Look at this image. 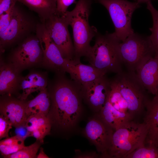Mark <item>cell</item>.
<instances>
[{"instance_id": "6da1fadb", "label": "cell", "mask_w": 158, "mask_h": 158, "mask_svg": "<svg viewBox=\"0 0 158 158\" xmlns=\"http://www.w3.org/2000/svg\"><path fill=\"white\" fill-rule=\"evenodd\" d=\"M65 73H55L53 78L48 80L47 88L51 104L47 117L51 126L50 133L71 129L82 111V85L69 79Z\"/></svg>"}, {"instance_id": "7a4b0ae2", "label": "cell", "mask_w": 158, "mask_h": 158, "mask_svg": "<svg viewBox=\"0 0 158 158\" xmlns=\"http://www.w3.org/2000/svg\"><path fill=\"white\" fill-rule=\"evenodd\" d=\"M91 4V0H79L73 10L61 16L73 30L74 59L80 60L81 57L85 56L91 46L92 40L98 32L96 28L89 24Z\"/></svg>"}, {"instance_id": "3957f363", "label": "cell", "mask_w": 158, "mask_h": 158, "mask_svg": "<svg viewBox=\"0 0 158 158\" xmlns=\"http://www.w3.org/2000/svg\"><path fill=\"white\" fill-rule=\"evenodd\" d=\"M95 37L94 45L85 56L90 65L105 74L122 72L119 47L121 41L114 32L102 35L98 32Z\"/></svg>"}, {"instance_id": "277c9868", "label": "cell", "mask_w": 158, "mask_h": 158, "mask_svg": "<svg viewBox=\"0 0 158 158\" xmlns=\"http://www.w3.org/2000/svg\"><path fill=\"white\" fill-rule=\"evenodd\" d=\"M148 133L144 122L131 121L114 131L107 158H126L130 154L145 144Z\"/></svg>"}, {"instance_id": "5b68a950", "label": "cell", "mask_w": 158, "mask_h": 158, "mask_svg": "<svg viewBox=\"0 0 158 158\" xmlns=\"http://www.w3.org/2000/svg\"><path fill=\"white\" fill-rule=\"evenodd\" d=\"M39 22L34 16L16 4L9 25L4 31L0 32V54L35 33Z\"/></svg>"}, {"instance_id": "8992f818", "label": "cell", "mask_w": 158, "mask_h": 158, "mask_svg": "<svg viewBox=\"0 0 158 158\" xmlns=\"http://www.w3.org/2000/svg\"><path fill=\"white\" fill-rule=\"evenodd\" d=\"M122 64L128 71L136 72L150 59L155 51L149 36L135 33L119 45Z\"/></svg>"}, {"instance_id": "52a82bcc", "label": "cell", "mask_w": 158, "mask_h": 158, "mask_svg": "<svg viewBox=\"0 0 158 158\" xmlns=\"http://www.w3.org/2000/svg\"><path fill=\"white\" fill-rule=\"evenodd\" d=\"M17 45L9 53L6 61L20 73L32 67L39 68L43 53L36 34H31Z\"/></svg>"}, {"instance_id": "ba28073f", "label": "cell", "mask_w": 158, "mask_h": 158, "mask_svg": "<svg viewBox=\"0 0 158 158\" xmlns=\"http://www.w3.org/2000/svg\"><path fill=\"white\" fill-rule=\"evenodd\" d=\"M108 11L114 26V32L121 42L134 32L131 25L134 11L140 7L136 2L127 0H96Z\"/></svg>"}, {"instance_id": "9c48e42d", "label": "cell", "mask_w": 158, "mask_h": 158, "mask_svg": "<svg viewBox=\"0 0 158 158\" xmlns=\"http://www.w3.org/2000/svg\"><path fill=\"white\" fill-rule=\"evenodd\" d=\"M114 78L121 94L128 103L129 111L133 117L145 106V101L147 99L145 95L146 90L135 72L122 71L116 74Z\"/></svg>"}, {"instance_id": "30bf717a", "label": "cell", "mask_w": 158, "mask_h": 158, "mask_svg": "<svg viewBox=\"0 0 158 158\" xmlns=\"http://www.w3.org/2000/svg\"><path fill=\"white\" fill-rule=\"evenodd\" d=\"M35 34L40 40L43 53L42 61L39 67L55 73H66L64 69L66 59L50 37L44 23H39Z\"/></svg>"}, {"instance_id": "8fae6325", "label": "cell", "mask_w": 158, "mask_h": 158, "mask_svg": "<svg viewBox=\"0 0 158 158\" xmlns=\"http://www.w3.org/2000/svg\"><path fill=\"white\" fill-rule=\"evenodd\" d=\"M44 24L50 37L63 57L67 60H73L75 57L73 43L68 31L69 25L62 17L54 14Z\"/></svg>"}, {"instance_id": "7c38bea8", "label": "cell", "mask_w": 158, "mask_h": 158, "mask_svg": "<svg viewBox=\"0 0 158 158\" xmlns=\"http://www.w3.org/2000/svg\"><path fill=\"white\" fill-rule=\"evenodd\" d=\"M114 130L99 116L89 120L84 129L86 137L96 146L102 157H107Z\"/></svg>"}, {"instance_id": "4fadbf2b", "label": "cell", "mask_w": 158, "mask_h": 158, "mask_svg": "<svg viewBox=\"0 0 158 158\" xmlns=\"http://www.w3.org/2000/svg\"><path fill=\"white\" fill-rule=\"evenodd\" d=\"M106 75L81 86L83 99L96 112L104 107L111 90L110 80Z\"/></svg>"}, {"instance_id": "5bb4252c", "label": "cell", "mask_w": 158, "mask_h": 158, "mask_svg": "<svg viewBox=\"0 0 158 158\" xmlns=\"http://www.w3.org/2000/svg\"><path fill=\"white\" fill-rule=\"evenodd\" d=\"M27 99L22 100L8 95L0 96V113L15 128L25 125Z\"/></svg>"}, {"instance_id": "9a60e30c", "label": "cell", "mask_w": 158, "mask_h": 158, "mask_svg": "<svg viewBox=\"0 0 158 158\" xmlns=\"http://www.w3.org/2000/svg\"><path fill=\"white\" fill-rule=\"evenodd\" d=\"M22 76L10 63L0 57V94L12 95L19 98Z\"/></svg>"}, {"instance_id": "2e32d148", "label": "cell", "mask_w": 158, "mask_h": 158, "mask_svg": "<svg viewBox=\"0 0 158 158\" xmlns=\"http://www.w3.org/2000/svg\"><path fill=\"white\" fill-rule=\"evenodd\" d=\"M65 71L70 74L71 79L82 85L106 74L90 65L75 59L66 60Z\"/></svg>"}, {"instance_id": "e0dca14e", "label": "cell", "mask_w": 158, "mask_h": 158, "mask_svg": "<svg viewBox=\"0 0 158 158\" xmlns=\"http://www.w3.org/2000/svg\"><path fill=\"white\" fill-rule=\"evenodd\" d=\"M49 79L46 72L32 70L25 76H22L20 84V90H22L18 99H27L33 92L41 91L47 88Z\"/></svg>"}, {"instance_id": "ac0fdd59", "label": "cell", "mask_w": 158, "mask_h": 158, "mask_svg": "<svg viewBox=\"0 0 158 158\" xmlns=\"http://www.w3.org/2000/svg\"><path fill=\"white\" fill-rule=\"evenodd\" d=\"M136 73L146 90L154 95L158 93V58L150 59Z\"/></svg>"}, {"instance_id": "d6986e66", "label": "cell", "mask_w": 158, "mask_h": 158, "mask_svg": "<svg viewBox=\"0 0 158 158\" xmlns=\"http://www.w3.org/2000/svg\"><path fill=\"white\" fill-rule=\"evenodd\" d=\"M145 107L147 112L144 122L148 130L145 143L158 147V93L152 100L147 99L145 102Z\"/></svg>"}, {"instance_id": "ffe728a7", "label": "cell", "mask_w": 158, "mask_h": 158, "mask_svg": "<svg viewBox=\"0 0 158 158\" xmlns=\"http://www.w3.org/2000/svg\"><path fill=\"white\" fill-rule=\"evenodd\" d=\"M38 15L44 23L51 16L56 14V0H17Z\"/></svg>"}, {"instance_id": "44dd1931", "label": "cell", "mask_w": 158, "mask_h": 158, "mask_svg": "<svg viewBox=\"0 0 158 158\" xmlns=\"http://www.w3.org/2000/svg\"><path fill=\"white\" fill-rule=\"evenodd\" d=\"M50 100L47 88L40 91L32 99L27 100L25 112L27 118L32 115L47 116L50 107Z\"/></svg>"}, {"instance_id": "7402d4cb", "label": "cell", "mask_w": 158, "mask_h": 158, "mask_svg": "<svg viewBox=\"0 0 158 158\" xmlns=\"http://www.w3.org/2000/svg\"><path fill=\"white\" fill-rule=\"evenodd\" d=\"M111 90L107 98L113 109L125 120L130 121L133 116L128 109L126 101L121 94L118 83L114 78L110 80Z\"/></svg>"}, {"instance_id": "603a6c76", "label": "cell", "mask_w": 158, "mask_h": 158, "mask_svg": "<svg viewBox=\"0 0 158 158\" xmlns=\"http://www.w3.org/2000/svg\"><path fill=\"white\" fill-rule=\"evenodd\" d=\"M25 126L31 134L35 130H38L46 135H50L51 126L47 116L32 115L26 120Z\"/></svg>"}, {"instance_id": "cb8c5ba5", "label": "cell", "mask_w": 158, "mask_h": 158, "mask_svg": "<svg viewBox=\"0 0 158 158\" xmlns=\"http://www.w3.org/2000/svg\"><path fill=\"white\" fill-rule=\"evenodd\" d=\"M147 8L150 12L153 20V26L149 29L151 34L149 36L155 51L154 57L158 58V11L153 6L151 0L147 3Z\"/></svg>"}, {"instance_id": "d4e9b609", "label": "cell", "mask_w": 158, "mask_h": 158, "mask_svg": "<svg viewBox=\"0 0 158 158\" xmlns=\"http://www.w3.org/2000/svg\"><path fill=\"white\" fill-rule=\"evenodd\" d=\"M145 144L128 154L126 158H158V147Z\"/></svg>"}, {"instance_id": "484cf974", "label": "cell", "mask_w": 158, "mask_h": 158, "mask_svg": "<svg viewBox=\"0 0 158 158\" xmlns=\"http://www.w3.org/2000/svg\"><path fill=\"white\" fill-rule=\"evenodd\" d=\"M43 143L39 140L27 146H25L16 152L3 156L5 158H35Z\"/></svg>"}, {"instance_id": "4316f807", "label": "cell", "mask_w": 158, "mask_h": 158, "mask_svg": "<svg viewBox=\"0 0 158 158\" xmlns=\"http://www.w3.org/2000/svg\"><path fill=\"white\" fill-rule=\"evenodd\" d=\"M25 146L24 144L4 145L0 144V152L3 156L9 155L19 151Z\"/></svg>"}, {"instance_id": "83f0119b", "label": "cell", "mask_w": 158, "mask_h": 158, "mask_svg": "<svg viewBox=\"0 0 158 158\" xmlns=\"http://www.w3.org/2000/svg\"><path fill=\"white\" fill-rule=\"evenodd\" d=\"M11 124L2 115H0V139L9 137L8 133L12 128Z\"/></svg>"}, {"instance_id": "f1b7e54d", "label": "cell", "mask_w": 158, "mask_h": 158, "mask_svg": "<svg viewBox=\"0 0 158 158\" xmlns=\"http://www.w3.org/2000/svg\"><path fill=\"white\" fill-rule=\"evenodd\" d=\"M13 7L0 15V32L4 31L9 25L12 18Z\"/></svg>"}, {"instance_id": "f546056e", "label": "cell", "mask_w": 158, "mask_h": 158, "mask_svg": "<svg viewBox=\"0 0 158 158\" xmlns=\"http://www.w3.org/2000/svg\"><path fill=\"white\" fill-rule=\"evenodd\" d=\"M75 0H56V14L63 16L67 11L68 7L73 3Z\"/></svg>"}, {"instance_id": "4dcf8cb0", "label": "cell", "mask_w": 158, "mask_h": 158, "mask_svg": "<svg viewBox=\"0 0 158 158\" xmlns=\"http://www.w3.org/2000/svg\"><path fill=\"white\" fill-rule=\"evenodd\" d=\"M17 0H0V15L13 8Z\"/></svg>"}, {"instance_id": "1f68e13d", "label": "cell", "mask_w": 158, "mask_h": 158, "mask_svg": "<svg viewBox=\"0 0 158 158\" xmlns=\"http://www.w3.org/2000/svg\"><path fill=\"white\" fill-rule=\"evenodd\" d=\"M15 133L16 135L25 140L28 137L31 136L30 133L28 131L25 126L15 128Z\"/></svg>"}, {"instance_id": "d6a6232c", "label": "cell", "mask_w": 158, "mask_h": 158, "mask_svg": "<svg viewBox=\"0 0 158 158\" xmlns=\"http://www.w3.org/2000/svg\"><path fill=\"white\" fill-rule=\"evenodd\" d=\"M75 157L76 158H97L98 155L94 152H81L78 150H76Z\"/></svg>"}, {"instance_id": "836d02e7", "label": "cell", "mask_w": 158, "mask_h": 158, "mask_svg": "<svg viewBox=\"0 0 158 158\" xmlns=\"http://www.w3.org/2000/svg\"><path fill=\"white\" fill-rule=\"evenodd\" d=\"M40 152L38 155H37V158H49L45 153L44 150L43 148L40 147Z\"/></svg>"}, {"instance_id": "e575fe53", "label": "cell", "mask_w": 158, "mask_h": 158, "mask_svg": "<svg viewBox=\"0 0 158 158\" xmlns=\"http://www.w3.org/2000/svg\"><path fill=\"white\" fill-rule=\"evenodd\" d=\"M135 2H136L138 4H140L141 3H147V2L150 0H134Z\"/></svg>"}]
</instances>
